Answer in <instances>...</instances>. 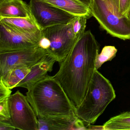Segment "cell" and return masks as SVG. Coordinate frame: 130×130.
I'll use <instances>...</instances> for the list:
<instances>
[{
    "label": "cell",
    "instance_id": "obj_1",
    "mask_svg": "<svg viewBox=\"0 0 130 130\" xmlns=\"http://www.w3.org/2000/svg\"><path fill=\"white\" fill-rule=\"evenodd\" d=\"M100 45L90 31L78 39L54 76L76 108L86 94L94 74Z\"/></svg>",
    "mask_w": 130,
    "mask_h": 130
},
{
    "label": "cell",
    "instance_id": "obj_2",
    "mask_svg": "<svg viewBox=\"0 0 130 130\" xmlns=\"http://www.w3.org/2000/svg\"><path fill=\"white\" fill-rule=\"evenodd\" d=\"M26 94L38 118L77 116L76 107L54 76L47 74L28 90Z\"/></svg>",
    "mask_w": 130,
    "mask_h": 130
},
{
    "label": "cell",
    "instance_id": "obj_3",
    "mask_svg": "<svg viewBox=\"0 0 130 130\" xmlns=\"http://www.w3.org/2000/svg\"><path fill=\"white\" fill-rule=\"evenodd\" d=\"M116 97L109 80L95 70L83 100L76 108V114L84 122L94 124Z\"/></svg>",
    "mask_w": 130,
    "mask_h": 130
},
{
    "label": "cell",
    "instance_id": "obj_4",
    "mask_svg": "<svg viewBox=\"0 0 130 130\" xmlns=\"http://www.w3.org/2000/svg\"><path fill=\"white\" fill-rule=\"evenodd\" d=\"M73 20L68 24L53 26L42 31L39 46L59 63L66 58L79 39L74 32Z\"/></svg>",
    "mask_w": 130,
    "mask_h": 130
},
{
    "label": "cell",
    "instance_id": "obj_5",
    "mask_svg": "<svg viewBox=\"0 0 130 130\" xmlns=\"http://www.w3.org/2000/svg\"><path fill=\"white\" fill-rule=\"evenodd\" d=\"M89 8L92 16L108 33L122 40L130 39V19L119 15L108 0H92Z\"/></svg>",
    "mask_w": 130,
    "mask_h": 130
},
{
    "label": "cell",
    "instance_id": "obj_6",
    "mask_svg": "<svg viewBox=\"0 0 130 130\" xmlns=\"http://www.w3.org/2000/svg\"><path fill=\"white\" fill-rule=\"evenodd\" d=\"M8 103L9 121L16 129L39 130L38 118L26 96L18 90L9 97Z\"/></svg>",
    "mask_w": 130,
    "mask_h": 130
},
{
    "label": "cell",
    "instance_id": "obj_7",
    "mask_svg": "<svg viewBox=\"0 0 130 130\" xmlns=\"http://www.w3.org/2000/svg\"><path fill=\"white\" fill-rule=\"evenodd\" d=\"M28 5L34 20L42 30L68 24L76 17L42 0H30Z\"/></svg>",
    "mask_w": 130,
    "mask_h": 130
},
{
    "label": "cell",
    "instance_id": "obj_8",
    "mask_svg": "<svg viewBox=\"0 0 130 130\" xmlns=\"http://www.w3.org/2000/svg\"><path fill=\"white\" fill-rule=\"evenodd\" d=\"M40 46L14 51L0 52V77L18 66L31 67L47 55Z\"/></svg>",
    "mask_w": 130,
    "mask_h": 130
},
{
    "label": "cell",
    "instance_id": "obj_9",
    "mask_svg": "<svg viewBox=\"0 0 130 130\" xmlns=\"http://www.w3.org/2000/svg\"><path fill=\"white\" fill-rule=\"evenodd\" d=\"M39 41L0 22V52L14 51L39 46Z\"/></svg>",
    "mask_w": 130,
    "mask_h": 130
},
{
    "label": "cell",
    "instance_id": "obj_10",
    "mask_svg": "<svg viewBox=\"0 0 130 130\" xmlns=\"http://www.w3.org/2000/svg\"><path fill=\"white\" fill-rule=\"evenodd\" d=\"M55 61L54 58L47 54L31 68L30 72L18 83L16 87L30 89L36 83L44 78L47 74V72L52 71Z\"/></svg>",
    "mask_w": 130,
    "mask_h": 130
},
{
    "label": "cell",
    "instance_id": "obj_11",
    "mask_svg": "<svg viewBox=\"0 0 130 130\" xmlns=\"http://www.w3.org/2000/svg\"><path fill=\"white\" fill-rule=\"evenodd\" d=\"M0 22L39 42L41 38L42 30L33 19L21 17L0 18Z\"/></svg>",
    "mask_w": 130,
    "mask_h": 130
},
{
    "label": "cell",
    "instance_id": "obj_12",
    "mask_svg": "<svg viewBox=\"0 0 130 130\" xmlns=\"http://www.w3.org/2000/svg\"><path fill=\"white\" fill-rule=\"evenodd\" d=\"M10 17L33 19L29 6L23 0H0V18Z\"/></svg>",
    "mask_w": 130,
    "mask_h": 130
},
{
    "label": "cell",
    "instance_id": "obj_13",
    "mask_svg": "<svg viewBox=\"0 0 130 130\" xmlns=\"http://www.w3.org/2000/svg\"><path fill=\"white\" fill-rule=\"evenodd\" d=\"M78 118L77 116H52L38 118V129L74 130V124Z\"/></svg>",
    "mask_w": 130,
    "mask_h": 130
},
{
    "label": "cell",
    "instance_id": "obj_14",
    "mask_svg": "<svg viewBox=\"0 0 130 130\" xmlns=\"http://www.w3.org/2000/svg\"><path fill=\"white\" fill-rule=\"evenodd\" d=\"M42 1L75 17H84L89 19L92 16L89 7L78 0Z\"/></svg>",
    "mask_w": 130,
    "mask_h": 130
},
{
    "label": "cell",
    "instance_id": "obj_15",
    "mask_svg": "<svg viewBox=\"0 0 130 130\" xmlns=\"http://www.w3.org/2000/svg\"><path fill=\"white\" fill-rule=\"evenodd\" d=\"M31 68L27 66H18L13 68L2 76L0 77L4 84L10 89L16 87L30 72Z\"/></svg>",
    "mask_w": 130,
    "mask_h": 130
},
{
    "label": "cell",
    "instance_id": "obj_16",
    "mask_svg": "<svg viewBox=\"0 0 130 130\" xmlns=\"http://www.w3.org/2000/svg\"><path fill=\"white\" fill-rule=\"evenodd\" d=\"M103 125L105 130H130V111L110 118Z\"/></svg>",
    "mask_w": 130,
    "mask_h": 130
},
{
    "label": "cell",
    "instance_id": "obj_17",
    "mask_svg": "<svg viewBox=\"0 0 130 130\" xmlns=\"http://www.w3.org/2000/svg\"><path fill=\"white\" fill-rule=\"evenodd\" d=\"M118 50L113 46L108 45L103 48L101 53L97 55L96 59V70L99 69L102 65L108 61H111L116 56Z\"/></svg>",
    "mask_w": 130,
    "mask_h": 130
},
{
    "label": "cell",
    "instance_id": "obj_18",
    "mask_svg": "<svg viewBox=\"0 0 130 130\" xmlns=\"http://www.w3.org/2000/svg\"><path fill=\"white\" fill-rule=\"evenodd\" d=\"M108 1L119 15L127 16L130 8V0H108Z\"/></svg>",
    "mask_w": 130,
    "mask_h": 130
},
{
    "label": "cell",
    "instance_id": "obj_19",
    "mask_svg": "<svg viewBox=\"0 0 130 130\" xmlns=\"http://www.w3.org/2000/svg\"><path fill=\"white\" fill-rule=\"evenodd\" d=\"M87 19L84 17H76L73 20V28L76 37L79 38L85 32Z\"/></svg>",
    "mask_w": 130,
    "mask_h": 130
},
{
    "label": "cell",
    "instance_id": "obj_20",
    "mask_svg": "<svg viewBox=\"0 0 130 130\" xmlns=\"http://www.w3.org/2000/svg\"><path fill=\"white\" fill-rule=\"evenodd\" d=\"M8 100L0 102V121H9L10 119Z\"/></svg>",
    "mask_w": 130,
    "mask_h": 130
},
{
    "label": "cell",
    "instance_id": "obj_21",
    "mask_svg": "<svg viewBox=\"0 0 130 130\" xmlns=\"http://www.w3.org/2000/svg\"><path fill=\"white\" fill-rule=\"evenodd\" d=\"M12 92L11 89L4 84L0 78V102L9 99Z\"/></svg>",
    "mask_w": 130,
    "mask_h": 130
},
{
    "label": "cell",
    "instance_id": "obj_22",
    "mask_svg": "<svg viewBox=\"0 0 130 130\" xmlns=\"http://www.w3.org/2000/svg\"><path fill=\"white\" fill-rule=\"evenodd\" d=\"M15 129L9 121H0V130H14Z\"/></svg>",
    "mask_w": 130,
    "mask_h": 130
},
{
    "label": "cell",
    "instance_id": "obj_23",
    "mask_svg": "<svg viewBox=\"0 0 130 130\" xmlns=\"http://www.w3.org/2000/svg\"><path fill=\"white\" fill-rule=\"evenodd\" d=\"M86 128V129H89V130H104L103 125L95 126V125H92L91 124H88Z\"/></svg>",
    "mask_w": 130,
    "mask_h": 130
},
{
    "label": "cell",
    "instance_id": "obj_24",
    "mask_svg": "<svg viewBox=\"0 0 130 130\" xmlns=\"http://www.w3.org/2000/svg\"><path fill=\"white\" fill-rule=\"evenodd\" d=\"M78 1L83 3L84 4L86 5L89 7L90 6L91 2H92V0H78Z\"/></svg>",
    "mask_w": 130,
    "mask_h": 130
},
{
    "label": "cell",
    "instance_id": "obj_25",
    "mask_svg": "<svg viewBox=\"0 0 130 130\" xmlns=\"http://www.w3.org/2000/svg\"><path fill=\"white\" fill-rule=\"evenodd\" d=\"M128 17L129 18V19H130V8L129 9V11H128V13L127 15Z\"/></svg>",
    "mask_w": 130,
    "mask_h": 130
}]
</instances>
